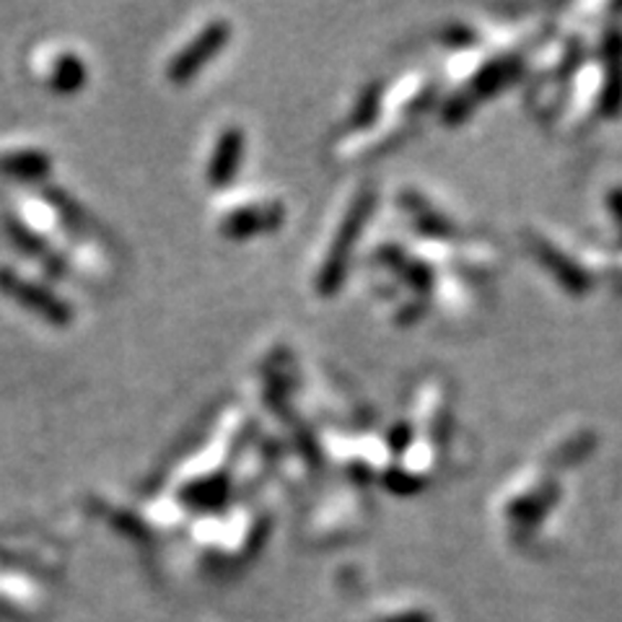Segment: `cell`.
<instances>
[{
	"mask_svg": "<svg viewBox=\"0 0 622 622\" xmlns=\"http://www.w3.org/2000/svg\"><path fill=\"white\" fill-rule=\"evenodd\" d=\"M226 32H229L226 24H211L202 29V32L192 40V44H187V48L175 57V63H171L169 67L171 81H187L190 76H194V73L202 67V63L211 60L215 52H219L223 40H226Z\"/></svg>",
	"mask_w": 622,
	"mask_h": 622,
	"instance_id": "cell-1",
	"label": "cell"
},
{
	"mask_svg": "<svg viewBox=\"0 0 622 622\" xmlns=\"http://www.w3.org/2000/svg\"><path fill=\"white\" fill-rule=\"evenodd\" d=\"M239 156H242V135L236 130H226L221 135L219 146H215L213 161H211V182L221 185L234 177Z\"/></svg>",
	"mask_w": 622,
	"mask_h": 622,
	"instance_id": "cell-2",
	"label": "cell"
}]
</instances>
